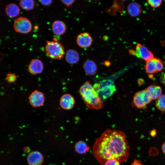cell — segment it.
<instances>
[{
	"instance_id": "obj_31",
	"label": "cell",
	"mask_w": 165,
	"mask_h": 165,
	"mask_svg": "<svg viewBox=\"0 0 165 165\" xmlns=\"http://www.w3.org/2000/svg\"><path fill=\"white\" fill-rule=\"evenodd\" d=\"M156 134V131L155 130H153L151 131L150 134V135L152 137H155Z\"/></svg>"
},
{
	"instance_id": "obj_8",
	"label": "cell",
	"mask_w": 165,
	"mask_h": 165,
	"mask_svg": "<svg viewBox=\"0 0 165 165\" xmlns=\"http://www.w3.org/2000/svg\"><path fill=\"white\" fill-rule=\"evenodd\" d=\"M29 102L34 107L42 105L45 101L44 94L41 92L35 90L33 92L29 97Z\"/></svg>"
},
{
	"instance_id": "obj_11",
	"label": "cell",
	"mask_w": 165,
	"mask_h": 165,
	"mask_svg": "<svg viewBox=\"0 0 165 165\" xmlns=\"http://www.w3.org/2000/svg\"><path fill=\"white\" fill-rule=\"evenodd\" d=\"M75 103L74 97L69 94L63 95L60 100V105L64 109L69 110L74 106Z\"/></svg>"
},
{
	"instance_id": "obj_29",
	"label": "cell",
	"mask_w": 165,
	"mask_h": 165,
	"mask_svg": "<svg viewBox=\"0 0 165 165\" xmlns=\"http://www.w3.org/2000/svg\"><path fill=\"white\" fill-rule=\"evenodd\" d=\"M40 3L44 6H48L52 4L53 1L52 0H40L39 1Z\"/></svg>"
},
{
	"instance_id": "obj_20",
	"label": "cell",
	"mask_w": 165,
	"mask_h": 165,
	"mask_svg": "<svg viewBox=\"0 0 165 165\" xmlns=\"http://www.w3.org/2000/svg\"><path fill=\"white\" fill-rule=\"evenodd\" d=\"M116 1V2H114L112 6L107 10V13L112 15H116L117 12H121L124 8V1H121H121L119 3Z\"/></svg>"
},
{
	"instance_id": "obj_33",
	"label": "cell",
	"mask_w": 165,
	"mask_h": 165,
	"mask_svg": "<svg viewBox=\"0 0 165 165\" xmlns=\"http://www.w3.org/2000/svg\"><path fill=\"white\" fill-rule=\"evenodd\" d=\"M160 42L162 46L165 47V40L161 41Z\"/></svg>"
},
{
	"instance_id": "obj_22",
	"label": "cell",
	"mask_w": 165,
	"mask_h": 165,
	"mask_svg": "<svg viewBox=\"0 0 165 165\" xmlns=\"http://www.w3.org/2000/svg\"><path fill=\"white\" fill-rule=\"evenodd\" d=\"M19 4L23 9L28 11L34 8L35 2L33 0H22L20 1Z\"/></svg>"
},
{
	"instance_id": "obj_9",
	"label": "cell",
	"mask_w": 165,
	"mask_h": 165,
	"mask_svg": "<svg viewBox=\"0 0 165 165\" xmlns=\"http://www.w3.org/2000/svg\"><path fill=\"white\" fill-rule=\"evenodd\" d=\"M76 41L79 47L82 48H86L91 46L93 39L89 33L87 32H84L79 34L77 36Z\"/></svg>"
},
{
	"instance_id": "obj_7",
	"label": "cell",
	"mask_w": 165,
	"mask_h": 165,
	"mask_svg": "<svg viewBox=\"0 0 165 165\" xmlns=\"http://www.w3.org/2000/svg\"><path fill=\"white\" fill-rule=\"evenodd\" d=\"M129 52L131 55L136 56L146 61L154 57L153 54L146 46L140 43L136 45L135 50H130Z\"/></svg>"
},
{
	"instance_id": "obj_19",
	"label": "cell",
	"mask_w": 165,
	"mask_h": 165,
	"mask_svg": "<svg viewBox=\"0 0 165 165\" xmlns=\"http://www.w3.org/2000/svg\"><path fill=\"white\" fill-rule=\"evenodd\" d=\"M156 57L146 62L145 66V72L148 74H152L157 72L156 64Z\"/></svg>"
},
{
	"instance_id": "obj_13",
	"label": "cell",
	"mask_w": 165,
	"mask_h": 165,
	"mask_svg": "<svg viewBox=\"0 0 165 165\" xmlns=\"http://www.w3.org/2000/svg\"><path fill=\"white\" fill-rule=\"evenodd\" d=\"M52 30L54 34L57 35L64 34L67 30L65 23L60 20L54 21L52 25Z\"/></svg>"
},
{
	"instance_id": "obj_30",
	"label": "cell",
	"mask_w": 165,
	"mask_h": 165,
	"mask_svg": "<svg viewBox=\"0 0 165 165\" xmlns=\"http://www.w3.org/2000/svg\"><path fill=\"white\" fill-rule=\"evenodd\" d=\"M161 82L165 85V72L162 73L160 77Z\"/></svg>"
},
{
	"instance_id": "obj_24",
	"label": "cell",
	"mask_w": 165,
	"mask_h": 165,
	"mask_svg": "<svg viewBox=\"0 0 165 165\" xmlns=\"http://www.w3.org/2000/svg\"><path fill=\"white\" fill-rule=\"evenodd\" d=\"M162 2V0H148L147 1L148 3L152 7L157 8L159 7Z\"/></svg>"
},
{
	"instance_id": "obj_6",
	"label": "cell",
	"mask_w": 165,
	"mask_h": 165,
	"mask_svg": "<svg viewBox=\"0 0 165 165\" xmlns=\"http://www.w3.org/2000/svg\"><path fill=\"white\" fill-rule=\"evenodd\" d=\"M13 27L16 32L22 34H26L31 31L32 24L28 18L20 16L17 18L15 21Z\"/></svg>"
},
{
	"instance_id": "obj_32",
	"label": "cell",
	"mask_w": 165,
	"mask_h": 165,
	"mask_svg": "<svg viewBox=\"0 0 165 165\" xmlns=\"http://www.w3.org/2000/svg\"><path fill=\"white\" fill-rule=\"evenodd\" d=\"M162 149L163 153L165 154V142L162 145Z\"/></svg>"
},
{
	"instance_id": "obj_14",
	"label": "cell",
	"mask_w": 165,
	"mask_h": 165,
	"mask_svg": "<svg viewBox=\"0 0 165 165\" xmlns=\"http://www.w3.org/2000/svg\"><path fill=\"white\" fill-rule=\"evenodd\" d=\"M65 58L66 61L70 64L77 63L79 61L80 56L78 52L73 49H69L66 52Z\"/></svg>"
},
{
	"instance_id": "obj_1",
	"label": "cell",
	"mask_w": 165,
	"mask_h": 165,
	"mask_svg": "<svg viewBox=\"0 0 165 165\" xmlns=\"http://www.w3.org/2000/svg\"><path fill=\"white\" fill-rule=\"evenodd\" d=\"M92 150L97 161L104 165L111 159H115L120 163L126 162L129 156L130 146L124 132L108 129L97 138Z\"/></svg>"
},
{
	"instance_id": "obj_25",
	"label": "cell",
	"mask_w": 165,
	"mask_h": 165,
	"mask_svg": "<svg viewBox=\"0 0 165 165\" xmlns=\"http://www.w3.org/2000/svg\"><path fill=\"white\" fill-rule=\"evenodd\" d=\"M16 76L14 74L9 73L6 75V79L9 82H14L16 81Z\"/></svg>"
},
{
	"instance_id": "obj_23",
	"label": "cell",
	"mask_w": 165,
	"mask_h": 165,
	"mask_svg": "<svg viewBox=\"0 0 165 165\" xmlns=\"http://www.w3.org/2000/svg\"><path fill=\"white\" fill-rule=\"evenodd\" d=\"M156 106L159 110L165 112V95H162L156 100Z\"/></svg>"
},
{
	"instance_id": "obj_10",
	"label": "cell",
	"mask_w": 165,
	"mask_h": 165,
	"mask_svg": "<svg viewBox=\"0 0 165 165\" xmlns=\"http://www.w3.org/2000/svg\"><path fill=\"white\" fill-rule=\"evenodd\" d=\"M43 69V64L41 60L37 59H32L28 67V71L33 75L41 73Z\"/></svg>"
},
{
	"instance_id": "obj_4",
	"label": "cell",
	"mask_w": 165,
	"mask_h": 165,
	"mask_svg": "<svg viewBox=\"0 0 165 165\" xmlns=\"http://www.w3.org/2000/svg\"><path fill=\"white\" fill-rule=\"evenodd\" d=\"M45 50L47 56L53 59L60 60L65 54L63 46L56 39L46 41Z\"/></svg>"
},
{
	"instance_id": "obj_26",
	"label": "cell",
	"mask_w": 165,
	"mask_h": 165,
	"mask_svg": "<svg viewBox=\"0 0 165 165\" xmlns=\"http://www.w3.org/2000/svg\"><path fill=\"white\" fill-rule=\"evenodd\" d=\"M156 64L157 72L162 71L164 65L161 60L159 58H156Z\"/></svg>"
},
{
	"instance_id": "obj_18",
	"label": "cell",
	"mask_w": 165,
	"mask_h": 165,
	"mask_svg": "<svg viewBox=\"0 0 165 165\" xmlns=\"http://www.w3.org/2000/svg\"><path fill=\"white\" fill-rule=\"evenodd\" d=\"M5 12L6 15L10 18L17 16L20 12L19 6L16 4L11 3L6 5L5 8Z\"/></svg>"
},
{
	"instance_id": "obj_28",
	"label": "cell",
	"mask_w": 165,
	"mask_h": 165,
	"mask_svg": "<svg viewBox=\"0 0 165 165\" xmlns=\"http://www.w3.org/2000/svg\"><path fill=\"white\" fill-rule=\"evenodd\" d=\"M61 2L67 6H70L75 1L74 0H61Z\"/></svg>"
},
{
	"instance_id": "obj_5",
	"label": "cell",
	"mask_w": 165,
	"mask_h": 165,
	"mask_svg": "<svg viewBox=\"0 0 165 165\" xmlns=\"http://www.w3.org/2000/svg\"><path fill=\"white\" fill-rule=\"evenodd\" d=\"M152 101L146 89L138 91L135 93L133 99L135 106L140 109L145 108Z\"/></svg>"
},
{
	"instance_id": "obj_16",
	"label": "cell",
	"mask_w": 165,
	"mask_h": 165,
	"mask_svg": "<svg viewBox=\"0 0 165 165\" xmlns=\"http://www.w3.org/2000/svg\"><path fill=\"white\" fill-rule=\"evenodd\" d=\"M146 89L152 100H157L162 95V90L159 86L151 85Z\"/></svg>"
},
{
	"instance_id": "obj_17",
	"label": "cell",
	"mask_w": 165,
	"mask_h": 165,
	"mask_svg": "<svg viewBox=\"0 0 165 165\" xmlns=\"http://www.w3.org/2000/svg\"><path fill=\"white\" fill-rule=\"evenodd\" d=\"M28 162L30 165H40L43 160L42 156L39 152H33L28 156Z\"/></svg>"
},
{
	"instance_id": "obj_15",
	"label": "cell",
	"mask_w": 165,
	"mask_h": 165,
	"mask_svg": "<svg viewBox=\"0 0 165 165\" xmlns=\"http://www.w3.org/2000/svg\"><path fill=\"white\" fill-rule=\"evenodd\" d=\"M127 9L129 15L133 17L138 16L142 12L141 5L136 2L130 3L127 6Z\"/></svg>"
},
{
	"instance_id": "obj_3",
	"label": "cell",
	"mask_w": 165,
	"mask_h": 165,
	"mask_svg": "<svg viewBox=\"0 0 165 165\" xmlns=\"http://www.w3.org/2000/svg\"><path fill=\"white\" fill-rule=\"evenodd\" d=\"M93 87L102 100L110 97L116 90L113 82L109 79L104 80L99 83H95Z\"/></svg>"
},
{
	"instance_id": "obj_27",
	"label": "cell",
	"mask_w": 165,
	"mask_h": 165,
	"mask_svg": "<svg viewBox=\"0 0 165 165\" xmlns=\"http://www.w3.org/2000/svg\"><path fill=\"white\" fill-rule=\"evenodd\" d=\"M120 163L115 159H111L107 160L104 165H120Z\"/></svg>"
},
{
	"instance_id": "obj_2",
	"label": "cell",
	"mask_w": 165,
	"mask_h": 165,
	"mask_svg": "<svg viewBox=\"0 0 165 165\" xmlns=\"http://www.w3.org/2000/svg\"><path fill=\"white\" fill-rule=\"evenodd\" d=\"M79 92L87 108L97 110L102 108L103 101L89 82L86 81L81 86Z\"/></svg>"
},
{
	"instance_id": "obj_12",
	"label": "cell",
	"mask_w": 165,
	"mask_h": 165,
	"mask_svg": "<svg viewBox=\"0 0 165 165\" xmlns=\"http://www.w3.org/2000/svg\"><path fill=\"white\" fill-rule=\"evenodd\" d=\"M83 67L85 73L90 75H94L97 73V65L94 61L87 59L84 63Z\"/></svg>"
},
{
	"instance_id": "obj_21",
	"label": "cell",
	"mask_w": 165,
	"mask_h": 165,
	"mask_svg": "<svg viewBox=\"0 0 165 165\" xmlns=\"http://www.w3.org/2000/svg\"><path fill=\"white\" fill-rule=\"evenodd\" d=\"M75 149L77 153L80 154H84L89 151L90 148L86 142L80 141L75 144Z\"/></svg>"
}]
</instances>
